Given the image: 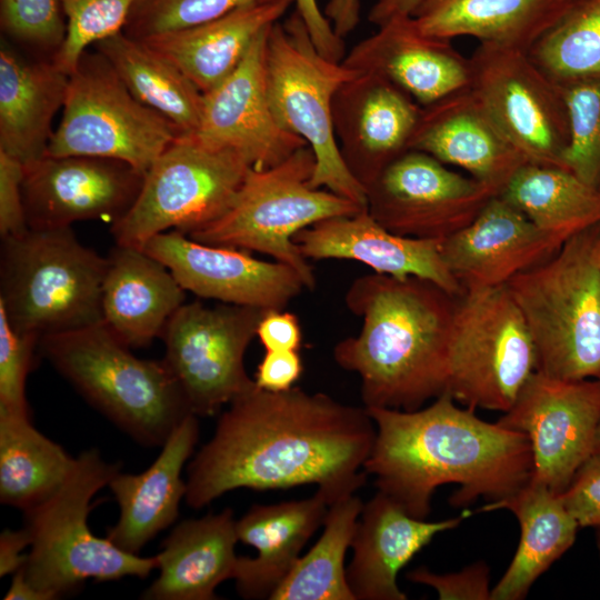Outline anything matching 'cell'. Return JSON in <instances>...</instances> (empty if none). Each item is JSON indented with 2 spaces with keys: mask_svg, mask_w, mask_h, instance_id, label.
Returning <instances> with one entry per match:
<instances>
[{
  "mask_svg": "<svg viewBox=\"0 0 600 600\" xmlns=\"http://www.w3.org/2000/svg\"><path fill=\"white\" fill-rule=\"evenodd\" d=\"M187 468L186 502L201 509L236 489L317 484L334 502L367 481L376 424L366 407L294 386L257 384L230 402Z\"/></svg>",
  "mask_w": 600,
  "mask_h": 600,
  "instance_id": "1",
  "label": "cell"
},
{
  "mask_svg": "<svg viewBox=\"0 0 600 600\" xmlns=\"http://www.w3.org/2000/svg\"><path fill=\"white\" fill-rule=\"evenodd\" d=\"M443 392L426 408L412 411L367 408L376 437L363 470L374 477L378 491L410 516L426 519L436 489L459 486L453 507L479 497L497 501L532 477L528 437L478 418Z\"/></svg>",
  "mask_w": 600,
  "mask_h": 600,
  "instance_id": "2",
  "label": "cell"
},
{
  "mask_svg": "<svg viewBox=\"0 0 600 600\" xmlns=\"http://www.w3.org/2000/svg\"><path fill=\"white\" fill-rule=\"evenodd\" d=\"M457 299L418 277L372 272L351 282L344 302L362 324L333 359L359 377L364 407L412 411L446 391Z\"/></svg>",
  "mask_w": 600,
  "mask_h": 600,
  "instance_id": "3",
  "label": "cell"
},
{
  "mask_svg": "<svg viewBox=\"0 0 600 600\" xmlns=\"http://www.w3.org/2000/svg\"><path fill=\"white\" fill-rule=\"evenodd\" d=\"M42 356L140 444L162 447L191 413L163 360L136 357L102 323L40 339Z\"/></svg>",
  "mask_w": 600,
  "mask_h": 600,
  "instance_id": "4",
  "label": "cell"
},
{
  "mask_svg": "<svg viewBox=\"0 0 600 600\" xmlns=\"http://www.w3.org/2000/svg\"><path fill=\"white\" fill-rule=\"evenodd\" d=\"M107 266L71 227L2 238L0 308L12 329L39 340L101 323Z\"/></svg>",
  "mask_w": 600,
  "mask_h": 600,
  "instance_id": "5",
  "label": "cell"
},
{
  "mask_svg": "<svg viewBox=\"0 0 600 600\" xmlns=\"http://www.w3.org/2000/svg\"><path fill=\"white\" fill-rule=\"evenodd\" d=\"M118 471L120 463L108 462L98 450L83 451L59 490L23 512L30 552L22 569L48 600L74 592L89 579H144L158 568L156 556L126 552L89 528L91 499Z\"/></svg>",
  "mask_w": 600,
  "mask_h": 600,
  "instance_id": "6",
  "label": "cell"
},
{
  "mask_svg": "<svg viewBox=\"0 0 600 600\" xmlns=\"http://www.w3.org/2000/svg\"><path fill=\"white\" fill-rule=\"evenodd\" d=\"M599 230L597 224L574 234L507 283L534 342L537 370L556 379L600 377Z\"/></svg>",
  "mask_w": 600,
  "mask_h": 600,
  "instance_id": "7",
  "label": "cell"
},
{
  "mask_svg": "<svg viewBox=\"0 0 600 600\" xmlns=\"http://www.w3.org/2000/svg\"><path fill=\"white\" fill-rule=\"evenodd\" d=\"M314 167V154L304 146L273 167L251 168L227 209L187 236L206 244L270 256L293 268L306 289L313 290V270L293 237L323 219L356 214L367 208L313 188Z\"/></svg>",
  "mask_w": 600,
  "mask_h": 600,
  "instance_id": "8",
  "label": "cell"
},
{
  "mask_svg": "<svg viewBox=\"0 0 600 600\" xmlns=\"http://www.w3.org/2000/svg\"><path fill=\"white\" fill-rule=\"evenodd\" d=\"M358 72L321 54L296 10L269 30L266 76L270 104L279 123L312 150L311 186L367 207L366 190L341 157L332 121L338 89Z\"/></svg>",
  "mask_w": 600,
  "mask_h": 600,
  "instance_id": "9",
  "label": "cell"
},
{
  "mask_svg": "<svg viewBox=\"0 0 600 600\" xmlns=\"http://www.w3.org/2000/svg\"><path fill=\"white\" fill-rule=\"evenodd\" d=\"M181 133L137 100L100 52L88 49L69 74L62 117L46 154L114 159L146 174Z\"/></svg>",
  "mask_w": 600,
  "mask_h": 600,
  "instance_id": "10",
  "label": "cell"
},
{
  "mask_svg": "<svg viewBox=\"0 0 600 600\" xmlns=\"http://www.w3.org/2000/svg\"><path fill=\"white\" fill-rule=\"evenodd\" d=\"M537 369L534 342L507 284L458 297L444 392L474 410L506 412Z\"/></svg>",
  "mask_w": 600,
  "mask_h": 600,
  "instance_id": "11",
  "label": "cell"
},
{
  "mask_svg": "<svg viewBox=\"0 0 600 600\" xmlns=\"http://www.w3.org/2000/svg\"><path fill=\"white\" fill-rule=\"evenodd\" d=\"M252 167L239 153L181 133L146 172L130 209L111 223L116 244L142 249L152 237L183 233L229 206Z\"/></svg>",
  "mask_w": 600,
  "mask_h": 600,
  "instance_id": "12",
  "label": "cell"
},
{
  "mask_svg": "<svg viewBox=\"0 0 600 600\" xmlns=\"http://www.w3.org/2000/svg\"><path fill=\"white\" fill-rule=\"evenodd\" d=\"M264 310L222 303H183L161 334L162 359L197 417L214 416L256 386L244 367Z\"/></svg>",
  "mask_w": 600,
  "mask_h": 600,
  "instance_id": "13",
  "label": "cell"
},
{
  "mask_svg": "<svg viewBox=\"0 0 600 600\" xmlns=\"http://www.w3.org/2000/svg\"><path fill=\"white\" fill-rule=\"evenodd\" d=\"M469 88L528 163L564 167L570 121L561 90L528 51L480 43Z\"/></svg>",
  "mask_w": 600,
  "mask_h": 600,
  "instance_id": "14",
  "label": "cell"
},
{
  "mask_svg": "<svg viewBox=\"0 0 600 600\" xmlns=\"http://www.w3.org/2000/svg\"><path fill=\"white\" fill-rule=\"evenodd\" d=\"M498 194L418 150L400 156L366 189L367 210L382 227L440 241L470 224Z\"/></svg>",
  "mask_w": 600,
  "mask_h": 600,
  "instance_id": "15",
  "label": "cell"
},
{
  "mask_svg": "<svg viewBox=\"0 0 600 600\" xmlns=\"http://www.w3.org/2000/svg\"><path fill=\"white\" fill-rule=\"evenodd\" d=\"M599 420V378L568 381L537 370L497 423L528 437L531 478L561 493L592 456Z\"/></svg>",
  "mask_w": 600,
  "mask_h": 600,
  "instance_id": "16",
  "label": "cell"
},
{
  "mask_svg": "<svg viewBox=\"0 0 600 600\" xmlns=\"http://www.w3.org/2000/svg\"><path fill=\"white\" fill-rule=\"evenodd\" d=\"M144 174L130 164L89 156L46 154L24 167L22 193L32 229L121 218L136 201Z\"/></svg>",
  "mask_w": 600,
  "mask_h": 600,
  "instance_id": "17",
  "label": "cell"
},
{
  "mask_svg": "<svg viewBox=\"0 0 600 600\" xmlns=\"http://www.w3.org/2000/svg\"><path fill=\"white\" fill-rule=\"evenodd\" d=\"M142 249L162 262L186 291L222 303L284 310L306 289L288 264L254 258L242 249L201 243L179 230L152 237Z\"/></svg>",
  "mask_w": 600,
  "mask_h": 600,
  "instance_id": "18",
  "label": "cell"
},
{
  "mask_svg": "<svg viewBox=\"0 0 600 600\" xmlns=\"http://www.w3.org/2000/svg\"><path fill=\"white\" fill-rule=\"evenodd\" d=\"M270 28L226 79L203 93L201 120L194 132L214 147L239 153L256 169L273 167L307 146L279 123L270 104L266 76Z\"/></svg>",
  "mask_w": 600,
  "mask_h": 600,
  "instance_id": "19",
  "label": "cell"
},
{
  "mask_svg": "<svg viewBox=\"0 0 600 600\" xmlns=\"http://www.w3.org/2000/svg\"><path fill=\"white\" fill-rule=\"evenodd\" d=\"M422 106L391 81L358 72L337 91L332 121L341 157L364 190L410 150Z\"/></svg>",
  "mask_w": 600,
  "mask_h": 600,
  "instance_id": "20",
  "label": "cell"
},
{
  "mask_svg": "<svg viewBox=\"0 0 600 600\" xmlns=\"http://www.w3.org/2000/svg\"><path fill=\"white\" fill-rule=\"evenodd\" d=\"M563 243L498 194L470 224L442 240L440 250L466 292L504 286L553 256Z\"/></svg>",
  "mask_w": 600,
  "mask_h": 600,
  "instance_id": "21",
  "label": "cell"
},
{
  "mask_svg": "<svg viewBox=\"0 0 600 600\" xmlns=\"http://www.w3.org/2000/svg\"><path fill=\"white\" fill-rule=\"evenodd\" d=\"M293 242L307 260H354L376 273L418 277L454 297L464 293L442 258L440 240L396 234L377 222L367 208L316 222L299 231Z\"/></svg>",
  "mask_w": 600,
  "mask_h": 600,
  "instance_id": "22",
  "label": "cell"
},
{
  "mask_svg": "<svg viewBox=\"0 0 600 600\" xmlns=\"http://www.w3.org/2000/svg\"><path fill=\"white\" fill-rule=\"evenodd\" d=\"M342 62L391 81L422 107L469 88L471 79L470 59L450 40L421 33L411 16L396 17L379 26Z\"/></svg>",
  "mask_w": 600,
  "mask_h": 600,
  "instance_id": "23",
  "label": "cell"
},
{
  "mask_svg": "<svg viewBox=\"0 0 600 600\" xmlns=\"http://www.w3.org/2000/svg\"><path fill=\"white\" fill-rule=\"evenodd\" d=\"M410 150L459 167L499 194L528 163L470 88L421 108Z\"/></svg>",
  "mask_w": 600,
  "mask_h": 600,
  "instance_id": "24",
  "label": "cell"
},
{
  "mask_svg": "<svg viewBox=\"0 0 600 600\" xmlns=\"http://www.w3.org/2000/svg\"><path fill=\"white\" fill-rule=\"evenodd\" d=\"M462 519H418L378 491L363 503L351 542L347 580L354 599L406 600L397 582L399 571L438 533L458 527Z\"/></svg>",
  "mask_w": 600,
  "mask_h": 600,
  "instance_id": "25",
  "label": "cell"
},
{
  "mask_svg": "<svg viewBox=\"0 0 600 600\" xmlns=\"http://www.w3.org/2000/svg\"><path fill=\"white\" fill-rule=\"evenodd\" d=\"M198 438V417L189 414L176 427L148 469L136 474L118 471L113 476L108 487L120 513L106 536L113 544L139 554L151 539L174 522L187 492L182 469Z\"/></svg>",
  "mask_w": 600,
  "mask_h": 600,
  "instance_id": "26",
  "label": "cell"
},
{
  "mask_svg": "<svg viewBox=\"0 0 600 600\" xmlns=\"http://www.w3.org/2000/svg\"><path fill=\"white\" fill-rule=\"evenodd\" d=\"M107 259L101 323L130 349L147 347L184 303L186 290L143 249L116 244Z\"/></svg>",
  "mask_w": 600,
  "mask_h": 600,
  "instance_id": "27",
  "label": "cell"
},
{
  "mask_svg": "<svg viewBox=\"0 0 600 600\" xmlns=\"http://www.w3.org/2000/svg\"><path fill=\"white\" fill-rule=\"evenodd\" d=\"M330 497L318 489L313 496L276 504H253L236 521L239 541L257 556L238 557L233 580L244 599H270L288 577L300 552L323 524Z\"/></svg>",
  "mask_w": 600,
  "mask_h": 600,
  "instance_id": "28",
  "label": "cell"
},
{
  "mask_svg": "<svg viewBox=\"0 0 600 600\" xmlns=\"http://www.w3.org/2000/svg\"><path fill=\"white\" fill-rule=\"evenodd\" d=\"M69 74L53 60L0 43V150L23 164L46 156L52 120L63 108Z\"/></svg>",
  "mask_w": 600,
  "mask_h": 600,
  "instance_id": "29",
  "label": "cell"
},
{
  "mask_svg": "<svg viewBox=\"0 0 600 600\" xmlns=\"http://www.w3.org/2000/svg\"><path fill=\"white\" fill-rule=\"evenodd\" d=\"M293 0H257L210 21L141 39L206 93L243 60L257 38L280 21Z\"/></svg>",
  "mask_w": 600,
  "mask_h": 600,
  "instance_id": "30",
  "label": "cell"
},
{
  "mask_svg": "<svg viewBox=\"0 0 600 600\" xmlns=\"http://www.w3.org/2000/svg\"><path fill=\"white\" fill-rule=\"evenodd\" d=\"M230 508L178 523L163 540L158 578L142 592L146 600H213L216 588L233 579L239 541Z\"/></svg>",
  "mask_w": 600,
  "mask_h": 600,
  "instance_id": "31",
  "label": "cell"
},
{
  "mask_svg": "<svg viewBox=\"0 0 600 600\" xmlns=\"http://www.w3.org/2000/svg\"><path fill=\"white\" fill-rule=\"evenodd\" d=\"M507 509L520 524V541L508 569L491 590V600L526 598L536 580L574 543L580 528L560 493L530 479L512 494L481 511Z\"/></svg>",
  "mask_w": 600,
  "mask_h": 600,
  "instance_id": "32",
  "label": "cell"
},
{
  "mask_svg": "<svg viewBox=\"0 0 600 600\" xmlns=\"http://www.w3.org/2000/svg\"><path fill=\"white\" fill-rule=\"evenodd\" d=\"M567 0H423L412 12L423 34L460 36L529 51L561 13Z\"/></svg>",
  "mask_w": 600,
  "mask_h": 600,
  "instance_id": "33",
  "label": "cell"
},
{
  "mask_svg": "<svg viewBox=\"0 0 600 600\" xmlns=\"http://www.w3.org/2000/svg\"><path fill=\"white\" fill-rule=\"evenodd\" d=\"M142 104L171 121L181 132L198 130L203 93L169 59L144 41L120 31L93 46Z\"/></svg>",
  "mask_w": 600,
  "mask_h": 600,
  "instance_id": "34",
  "label": "cell"
},
{
  "mask_svg": "<svg viewBox=\"0 0 600 600\" xmlns=\"http://www.w3.org/2000/svg\"><path fill=\"white\" fill-rule=\"evenodd\" d=\"M30 416L0 412V501L26 512L54 494L73 463Z\"/></svg>",
  "mask_w": 600,
  "mask_h": 600,
  "instance_id": "35",
  "label": "cell"
},
{
  "mask_svg": "<svg viewBox=\"0 0 600 600\" xmlns=\"http://www.w3.org/2000/svg\"><path fill=\"white\" fill-rule=\"evenodd\" d=\"M500 196L563 242L600 224V190L563 168L526 163Z\"/></svg>",
  "mask_w": 600,
  "mask_h": 600,
  "instance_id": "36",
  "label": "cell"
},
{
  "mask_svg": "<svg viewBox=\"0 0 600 600\" xmlns=\"http://www.w3.org/2000/svg\"><path fill=\"white\" fill-rule=\"evenodd\" d=\"M362 508L354 493L329 506L320 538L298 559L271 600H356L348 584L344 557Z\"/></svg>",
  "mask_w": 600,
  "mask_h": 600,
  "instance_id": "37",
  "label": "cell"
},
{
  "mask_svg": "<svg viewBox=\"0 0 600 600\" xmlns=\"http://www.w3.org/2000/svg\"><path fill=\"white\" fill-rule=\"evenodd\" d=\"M528 53L557 83L600 77V0H567Z\"/></svg>",
  "mask_w": 600,
  "mask_h": 600,
  "instance_id": "38",
  "label": "cell"
},
{
  "mask_svg": "<svg viewBox=\"0 0 600 600\" xmlns=\"http://www.w3.org/2000/svg\"><path fill=\"white\" fill-rule=\"evenodd\" d=\"M558 86L570 121L564 167L600 190V77L570 79Z\"/></svg>",
  "mask_w": 600,
  "mask_h": 600,
  "instance_id": "39",
  "label": "cell"
},
{
  "mask_svg": "<svg viewBox=\"0 0 600 600\" xmlns=\"http://www.w3.org/2000/svg\"><path fill=\"white\" fill-rule=\"evenodd\" d=\"M0 28L4 39L24 53L50 60L67 33L60 0H0Z\"/></svg>",
  "mask_w": 600,
  "mask_h": 600,
  "instance_id": "40",
  "label": "cell"
},
{
  "mask_svg": "<svg viewBox=\"0 0 600 600\" xmlns=\"http://www.w3.org/2000/svg\"><path fill=\"white\" fill-rule=\"evenodd\" d=\"M60 1L67 22V33L53 61L62 71L70 74L84 51L97 42L123 31L137 0Z\"/></svg>",
  "mask_w": 600,
  "mask_h": 600,
  "instance_id": "41",
  "label": "cell"
},
{
  "mask_svg": "<svg viewBox=\"0 0 600 600\" xmlns=\"http://www.w3.org/2000/svg\"><path fill=\"white\" fill-rule=\"evenodd\" d=\"M257 0H137L123 32L134 39L188 28Z\"/></svg>",
  "mask_w": 600,
  "mask_h": 600,
  "instance_id": "42",
  "label": "cell"
},
{
  "mask_svg": "<svg viewBox=\"0 0 600 600\" xmlns=\"http://www.w3.org/2000/svg\"><path fill=\"white\" fill-rule=\"evenodd\" d=\"M39 341L12 329L0 308V412L30 416L26 381Z\"/></svg>",
  "mask_w": 600,
  "mask_h": 600,
  "instance_id": "43",
  "label": "cell"
},
{
  "mask_svg": "<svg viewBox=\"0 0 600 600\" xmlns=\"http://www.w3.org/2000/svg\"><path fill=\"white\" fill-rule=\"evenodd\" d=\"M410 581L433 588L441 600H490V569L478 561L458 572L439 574L418 568L407 574Z\"/></svg>",
  "mask_w": 600,
  "mask_h": 600,
  "instance_id": "44",
  "label": "cell"
},
{
  "mask_svg": "<svg viewBox=\"0 0 600 600\" xmlns=\"http://www.w3.org/2000/svg\"><path fill=\"white\" fill-rule=\"evenodd\" d=\"M580 528L600 526V456H590L560 493Z\"/></svg>",
  "mask_w": 600,
  "mask_h": 600,
  "instance_id": "45",
  "label": "cell"
},
{
  "mask_svg": "<svg viewBox=\"0 0 600 600\" xmlns=\"http://www.w3.org/2000/svg\"><path fill=\"white\" fill-rule=\"evenodd\" d=\"M23 176V164L0 150L1 239L23 233L29 229L22 193Z\"/></svg>",
  "mask_w": 600,
  "mask_h": 600,
  "instance_id": "46",
  "label": "cell"
},
{
  "mask_svg": "<svg viewBox=\"0 0 600 600\" xmlns=\"http://www.w3.org/2000/svg\"><path fill=\"white\" fill-rule=\"evenodd\" d=\"M303 367L298 351H266L254 377L256 384L279 392L294 387Z\"/></svg>",
  "mask_w": 600,
  "mask_h": 600,
  "instance_id": "47",
  "label": "cell"
},
{
  "mask_svg": "<svg viewBox=\"0 0 600 600\" xmlns=\"http://www.w3.org/2000/svg\"><path fill=\"white\" fill-rule=\"evenodd\" d=\"M257 337L266 351H298L302 340L299 319L284 310L266 311Z\"/></svg>",
  "mask_w": 600,
  "mask_h": 600,
  "instance_id": "48",
  "label": "cell"
},
{
  "mask_svg": "<svg viewBox=\"0 0 600 600\" xmlns=\"http://www.w3.org/2000/svg\"><path fill=\"white\" fill-rule=\"evenodd\" d=\"M293 3L318 51L331 60L342 61L344 40L334 32L317 0H293Z\"/></svg>",
  "mask_w": 600,
  "mask_h": 600,
  "instance_id": "49",
  "label": "cell"
},
{
  "mask_svg": "<svg viewBox=\"0 0 600 600\" xmlns=\"http://www.w3.org/2000/svg\"><path fill=\"white\" fill-rule=\"evenodd\" d=\"M30 547V536L26 528L4 530L0 534V576L4 577L21 569L28 553L22 551Z\"/></svg>",
  "mask_w": 600,
  "mask_h": 600,
  "instance_id": "50",
  "label": "cell"
},
{
  "mask_svg": "<svg viewBox=\"0 0 600 600\" xmlns=\"http://www.w3.org/2000/svg\"><path fill=\"white\" fill-rule=\"evenodd\" d=\"M323 13L334 32L344 40L359 23L360 0H329Z\"/></svg>",
  "mask_w": 600,
  "mask_h": 600,
  "instance_id": "51",
  "label": "cell"
},
{
  "mask_svg": "<svg viewBox=\"0 0 600 600\" xmlns=\"http://www.w3.org/2000/svg\"><path fill=\"white\" fill-rule=\"evenodd\" d=\"M423 0H377L368 12V20L379 27L388 20L411 16Z\"/></svg>",
  "mask_w": 600,
  "mask_h": 600,
  "instance_id": "52",
  "label": "cell"
},
{
  "mask_svg": "<svg viewBox=\"0 0 600 600\" xmlns=\"http://www.w3.org/2000/svg\"><path fill=\"white\" fill-rule=\"evenodd\" d=\"M6 600H48L47 597L33 588L26 579L23 569L12 573V579L8 591L4 594Z\"/></svg>",
  "mask_w": 600,
  "mask_h": 600,
  "instance_id": "53",
  "label": "cell"
},
{
  "mask_svg": "<svg viewBox=\"0 0 600 600\" xmlns=\"http://www.w3.org/2000/svg\"><path fill=\"white\" fill-rule=\"evenodd\" d=\"M593 257L598 268L600 269V230L593 244Z\"/></svg>",
  "mask_w": 600,
  "mask_h": 600,
  "instance_id": "54",
  "label": "cell"
},
{
  "mask_svg": "<svg viewBox=\"0 0 600 600\" xmlns=\"http://www.w3.org/2000/svg\"><path fill=\"white\" fill-rule=\"evenodd\" d=\"M599 379H600V377H599ZM592 454L600 456V420L598 422L597 430H596Z\"/></svg>",
  "mask_w": 600,
  "mask_h": 600,
  "instance_id": "55",
  "label": "cell"
},
{
  "mask_svg": "<svg viewBox=\"0 0 600 600\" xmlns=\"http://www.w3.org/2000/svg\"><path fill=\"white\" fill-rule=\"evenodd\" d=\"M597 547L600 556V526L597 527Z\"/></svg>",
  "mask_w": 600,
  "mask_h": 600,
  "instance_id": "56",
  "label": "cell"
}]
</instances>
